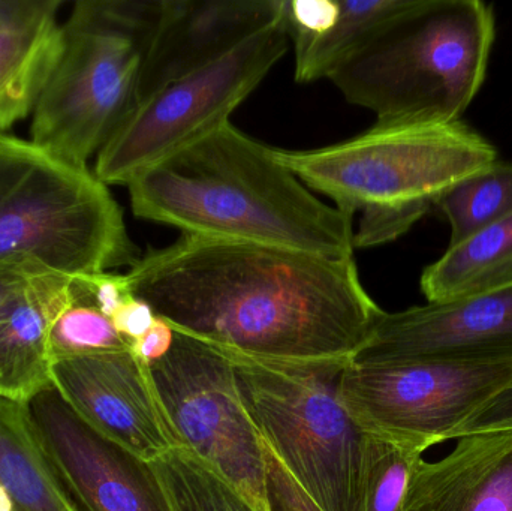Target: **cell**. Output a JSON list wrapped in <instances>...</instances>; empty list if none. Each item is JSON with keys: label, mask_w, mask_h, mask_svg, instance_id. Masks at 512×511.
<instances>
[{"label": "cell", "mask_w": 512, "mask_h": 511, "mask_svg": "<svg viewBox=\"0 0 512 511\" xmlns=\"http://www.w3.org/2000/svg\"><path fill=\"white\" fill-rule=\"evenodd\" d=\"M285 0H161L138 104L245 44L282 17Z\"/></svg>", "instance_id": "obj_14"}, {"label": "cell", "mask_w": 512, "mask_h": 511, "mask_svg": "<svg viewBox=\"0 0 512 511\" xmlns=\"http://www.w3.org/2000/svg\"><path fill=\"white\" fill-rule=\"evenodd\" d=\"M83 287L84 293L90 302L108 318L116 314L117 309L131 299V287H129L126 275L105 272L98 275L75 276Z\"/></svg>", "instance_id": "obj_29"}, {"label": "cell", "mask_w": 512, "mask_h": 511, "mask_svg": "<svg viewBox=\"0 0 512 511\" xmlns=\"http://www.w3.org/2000/svg\"><path fill=\"white\" fill-rule=\"evenodd\" d=\"M71 276L32 270L0 302V398L27 404L53 383L50 330L72 299Z\"/></svg>", "instance_id": "obj_15"}, {"label": "cell", "mask_w": 512, "mask_h": 511, "mask_svg": "<svg viewBox=\"0 0 512 511\" xmlns=\"http://www.w3.org/2000/svg\"><path fill=\"white\" fill-rule=\"evenodd\" d=\"M267 468V498L270 511H321L294 482L279 459L261 440Z\"/></svg>", "instance_id": "obj_27"}, {"label": "cell", "mask_w": 512, "mask_h": 511, "mask_svg": "<svg viewBox=\"0 0 512 511\" xmlns=\"http://www.w3.org/2000/svg\"><path fill=\"white\" fill-rule=\"evenodd\" d=\"M137 218L183 234L354 258L352 215L322 203L274 155L228 122L138 174Z\"/></svg>", "instance_id": "obj_2"}, {"label": "cell", "mask_w": 512, "mask_h": 511, "mask_svg": "<svg viewBox=\"0 0 512 511\" xmlns=\"http://www.w3.org/2000/svg\"><path fill=\"white\" fill-rule=\"evenodd\" d=\"M435 207L432 203H417L363 210L354 230V248H372L399 239Z\"/></svg>", "instance_id": "obj_25"}, {"label": "cell", "mask_w": 512, "mask_h": 511, "mask_svg": "<svg viewBox=\"0 0 512 511\" xmlns=\"http://www.w3.org/2000/svg\"><path fill=\"white\" fill-rule=\"evenodd\" d=\"M174 511H258L251 501L186 449L152 462Z\"/></svg>", "instance_id": "obj_22"}, {"label": "cell", "mask_w": 512, "mask_h": 511, "mask_svg": "<svg viewBox=\"0 0 512 511\" xmlns=\"http://www.w3.org/2000/svg\"><path fill=\"white\" fill-rule=\"evenodd\" d=\"M276 158L337 209L432 203L463 177L498 161L493 144L462 122L375 123L351 140L313 150L274 149Z\"/></svg>", "instance_id": "obj_7"}, {"label": "cell", "mask_w": 512, "mask_h": 511, "mask_svg": "<svg viewBox=\"0 0 512 511\" xmlns=\"http://www.w3.org/2000/svg\"><path fill=\"white\" fill-rule=\"evenodd\" d=\"M339 15V0H285L283 21L294 50L324 35Z\"/></svg>", "instance_id": "obj_26"}, {"label": "cell", "mask_w": 512, "mask_h": 511, "mask_svg": "<svg viewBox=\"0 0 512 511\" xmlns=\"http://www.w3.org/2000/svg\"><path fill=\"white\" fill-rule=\"evenodd\" d=\"M71 293V302L51 326V363L131 348L114 329L110 318L90 302L77 278H72Z\"/></svg>", "instance_id": "obj_24"}, {"label": "cell", "mask_w": 512, "mask_h": 511, "mask_svg": "<svg viewBox=\"0 0 512 511\" xmlns=\"http://www.w3.org/2000/svg\"><path fill=\"white\" fill-rule=\"evenodd\" d=\"M57 11L0 27V132L33 113L56 69L65 45Z\"/></svg>", "instance_id": "obj_17"}, {"label": "cell", "mask_w": 512, "mask_h": 511, "mask_svg": "<svg viewBox=\"0 0 512 511\" xmlns=\"http://www.w3.org/2000/svg\"><path fill=\"white\" fill-rule=\"evenodd\" d=\"M415 0H339L333 26L295 51V80L330 78L337 66L385 23L414 5Z\"/></svg>", "instance_id": "obj_20"}, {"label": "cell", "mask_w": 512, "mask_h": 511, "mask_svg": "<svg viewBox=\"0 0 512 511\" xmlns=\"http://www.w3.org/2000/svg\"><path fill=\"white\" fill-rule=\"evenodd\" d=\"M227 353L259 437L301 491L321 511H358L367 434L340 398L349 360L283 362Z\"/></svg>", "instance_id": "obj_6"}, {"label": "cell", "mask_w": 512, "mask_h": 511, "mask_svg": "<svg viewBox=\"0 0 512 511\" xmlns=\"http://www.w3.org/2000/svg\"><path fill=\"white\" fill-rule=\"evenodd\" d=\"M495 14L480 0H415L330 75L378 123L460 122L483 86Z\"/></svg>", "instance_id": "obj_3"}, {"label": "cell", "mask_w": 512, "mask_h": 511, "mask_svg": "<svg viewBox=\"0 0 512 511\" xmlns=\"http://www.w3.org/2000/svg\"><path fill=\"white\" fill-rule=\"evenodd\" d=\"M149 372L180 449L236 486L256 510L270 511L261 437L240 398L230 354L176 330L170 353Z\"/></svg>", "instance_id": "obj_10"}, {"label": "cell", "mask_w": 512, "mask_h": 511, "mask_svg": "<svg viewBox=\"0 0 512 511\" xmlns=\"http://www.w3.org/2000/svg\"><path fill=\"white\" fill-rule=\"evenodd\" d=\"M177 332L262 360H351L384 311L354 258L183 234L126 273Z\"/></svg>", "instance_id": "obj_1"}, {"label": "cell", "mask_w": 512, "mask_h": 511, "mask_svg": "<svg viewBox=\"0 0 512 511\" xmlns=\"http://www.w3.org/2000/svg\"><path fill=\"white\" fill-rule=\"evenodd\" d=\"M0 511H20L12 501L11 495L6 491L5 486L0 483Z\"/></svg>", "instance_id": "obj_34"}, {"label": "cell", "mask_w": 512, "mask_h": 511, "mask_svg": "<svg viewBox=\"0 0 512 511\" xmlns=\"http://www.w3.org/2000/svg\"><path fill=\"white\" fill-rule=\"evenodd\" d=\"M456 441L441 461L418 462L400 511H512V431Z\"/></svg>", "instance_id": "obj_16"}, {"label": "cell", "mask_w": 512, "mask_h": 511, "mask_svg": "<svg viewBox=\"0 0 512 511\" xmlns=\"http://www.w3.org/2000/svg\"><path fill=\"white\" fill-rule=\"evenodd\" d=\"M282 17L218 62L141 101L98 153L95 176L128 186L138 174L224 123L259 86L288 48Z\"/></svg>", "instance_id": "obj_8"}, {"label": "cell", "mask_w": 512, "mask_h": 511, "mask_svg": "<svg viewBox=\"0 0 512 511\" xmlns=\"http://www.w3.org/2000/svg\"><path fill=\"white\" fill-rule=\"evenodd\" d=\"M156 314L144 300L132 296L126 300L116 314L111 317L114 329L129 344L140 339L149 332L150 327L155 323Z\"/></svg>", "instance_id": "obj_30"}, {"label": "cell", "mask_w": 512, "mask_h": 511, "mask_svg": "<svg viewBox=\"0 0 512 511\" xmlns=\"http://www.w3.org/2000/svg\"><path fill=\"white\" fill-rule=\"evenodd\" d=\"M421 453L366 435L358 511H400Z\"/></svg>", "instance_id": "obj_23"}, {"label": "cell", "mask_w": 512, "mask_h": 511, "mask_svg": "<svg viewBox=\"0 0 512 511\" xmlns=\"http://www.w3.org/2000/svg\"><path fill=\"white\" fill-rule=\"evenodd\" d=\"M32 270L39 269L26 266H3V264H0V302L11 291V288L18 284Z\"/></svg>", "instance_id": "obj_33"}, {"label": "cell", "mask_w": 512, "mask_h": 511, "mask_svg": "<svg viewBox=\"0 0 512 511\" xmlns=\"http://www.w3.org/2000/svg\"><path fill=\"white\" fill-rule=\"evenodd\" d=\"M53 384L98 434L153 462L180 449L144 365L131 348L59 360Z\"/></svg>", "instance_id": "obj_13"}, {"label": "cell", "mask_w": 512, "mask_h": 511, "mask_svg": "<svg viewBox=\"0 0 512 511\" xmlns=\"http://www.w3.org/2000/svg\"><path fill=\"white\" fill-rule=\"evenodd\" d=\"M512 362V285L480 296L384 312L351 362Z\"/></svg>", "instance_id": "obj_12"}, {"label": "cell", "mask_w": 512, "mask_h": 511, "mask_svg": "<svg viewBox=\"0 0 512 511\" xmlns=\"http://www.w3.org/2000/svg\"><path fill=\"white\" fill-rule=\"evenodd\" d=\"M176 330L164 318L156 315L155 323L150 327L146 335L132 342L131 350L144 365L150 366L159 362L170 353L174 344Z\"/></svg>", "instance_id": "obj_31"}, {"label": "cell", "mask_w": 512, "mask_h": 511, "mask_svg": "<svg viewBox=\"0 0 512 511\" xmlns=\"http://www.w3.org/2000/svg\"><path fill=\"white\" fill-rule=\"evenodd\" d=\"M137 261L122 209L95 173L0 132V264L75 278Z\"/></svg>", "instance_id": "obj_5"}, {"label": "cell", "mask_w": 512, "mask_h": 511, "mask_svg": "<svg viewBox=\"0 0 512 511\" xmlns=\"http://www.w3.org/2000/svg\"><path fill=\"white\" fill-rule=\"evenodd\" d=\"M60 6L57 0H0V27L29 23Z\"/></svg>", "instance_id": "obj_32"}, {"label": "cell", "mask_w": 512, "mask_h": 511, "mask_svg": "<svg viewBox=\"0 0 512 511\" xmlns=\"http://www.w3.org/2000/svg\"><path fill=\"white\" fill-rule=\"evenodd\" d=\"M451 227L450 246L512 215V162L475 171L451 186L438 201Z\"/></svg>", "instance_id": "obj_21"}, {"label": "cell", "mask_w": 512, "mask_h": 511, "mask_svg": "<svg viewBox=\"0 0 512 511\" xmlns=\"http://www.w3.org/2000/svg\"><path fill=\"white\" fill-rule=\"evenodd\" d=\"M161 0H81L33 110L30 143L78 167L98 155L138 105Z\"/></svg>", "instance_id": "obj_4"}, {"label": "cell", "mask_w": 512, "mask_h": 511, "mask_svg": "<svg viewBox=\"0 0 512 511\" xmlns=\"http://www.w3.org/2000/svg\"><path fill=\"white\" fill-rule=\"evenodd\" d=\"M508 431H512V380L492 401L487 402L474 416L469 417L451 435V440H459L468 435Z\"/></svg>", "instance_id": "obj_28"}, {"label": "cell", "mask_w": 512, "mask_h": 511, "mask_svg": "<svg viewBox=\"0 0 512 511\" xmlns=\"http://www.w3.org/2000/svg\"><path fill=\"white\" fill-rule=\"evenodd\" d=\"M512 285V215L448 246L421 276L427 303H450Z\"/></svg>", "instance_id": "obj_19"}, {"label": "cell", "mask_w": 512, "mask_h": 511, "mask_svg": "<svg viewBox=\"0 0 512 511\" xmlns=\"http://www.w3.org/2000/svg\"><path fill=\"white\" fill-rule=\"evenodd\" d=\"M0 483L20 511H81L45 453L26 404L0 398Z\"/></svg>", "instance_id": "obj_18"}, {"label": "cell", "mask_w": 512, "mask_h": 511, "mask_svg": "<svg viewBox=\"0 0 512 511\" xmlns=\"http://www.w3.org/2000/svg\"><path fill=\"white\" fill-rule=\"evenodd\" d=\"M512 380V362L355 363L340 398L366 434L423 455L451 435Z\"/></svg>", "instance_id": "obj_9"}, {"label": "cell", "mask_w": 512, "mask_h": 511, "mask_svg": "<svg viewBox=\"0 0 512 511\" xmlns=\"http://www.w3.org/2000/svg\"><path fill=\"white\" fill-rule=\"evenodd\" d=\"M36 435L81 511H174L152 462L90 428L53 383L27 402Z\"/></svg>", "instance_id": "obj_11"}]
</instances>
